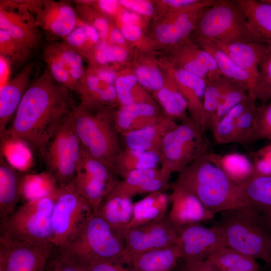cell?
<instances>
[{
    "label": "cell",
    "instance_id": "obj_3",
    "mask_svg": "<svg viewBox=\"0 0 271 271\" xmlns=\"http://www.w3.org/2000/svg\"><path fill=\"white\" fill-rule=\"evenodd\" d=\"M114 108L80 102L71 113L82 146L113 173L115 160L123 150L114 125Z\"/></svg>",
    "mask_w": 271,
    "mask_h": 271
},
{
    "label": "cell",
    "instance_id": "obj_28",
    "mask_svg": "<svg viewBox=\"0 0 271 271\" xmlns=\"http://www.w3.org/2000/svg\"><path fill=\"white\" fill-rule=\"evenodd\" d=\"M22 174L1 155L0 158V217H9L16 210L21 199L20 183Z\"/></svg>",
    "mask_w": 271,
    "mask_h": 271
},
{
    "label": "cell",
    "instance_id": "obj_19",
    "mask_svg": "<svg viewBox=\"0 0 271 271\" xmlns=\"http://www.w3.org/2000/svg\"><path fill=\"white\" fill-rule=\"evenodd\" d=\"M35 62L26 64L14 78L0 88L1 142L8 138L7 128L29 86Z\"/></svg>",
    "mask_w": 271,
    "mask_h": 271
},
{
    "label": "cell",
    "instance_id": "obj_5",
    "mask_svg": "<svg viewBox=\"0 0 271 271\" xmlns=\"http://www.w3.org/2000/svg\"><path fill=\"white\" fill-rule=\"evenodd\" d=\"M124 244V237L93 212L74 240L56 248L61 255L86 268L96 262L119 263Z\"/></svg>",
    "mask_w": 271,
    "mask_h": 271
},
{
    "label": "cell",
    "instance_id": "obj_20",
    "mask_svg": "<svg viewBox=\"0 0 271 271\" xmlns=\"http://www.w3.org/2000/svg\"><path fill=\"white\" fill-rule=\"evenodd\" d=\"M177 68L183 69L206 80L220 77V71L213 56L189 39L176 47Z\"/></svg>",
    "mask_w": 271,
    "mask_h": 271
},
{
    "label": "cell",
    "instance_id": "obj_51",
    "mask_svg": "<svg viewBox=\"0 0 271 271\" xmlns=\"http://www.w3.org/2000/svg\"><path fill=\"white\" fill-rule=\"evenodd\" d=\"M87 271H131L124 265L109 262H96L86 267Z\"/></svg>",
    "mask_w": 271,
    "mask_h": 271
},
{
    "label": "cell",
    "instance_id": "obj_55",
    "mask_svg": "<svg viewBox=\"0 0 271 271\" xmlns=\"http://www.w3.org/2000/svg\"><path fill=\"white\" fill-rule=\"evenodd\" d=\"M201 1L198 0H164L163 2L177 12L189 8Z\"/></svg>",
    "mask_w": 271,
    "mask_h": 271
},
{
    "label": "cell",
    "instance_id": "obj_54",
    "mask_svg": "<svg viewBox=\"0 0 271 271\" xmlns=\"http://www.w3.org/2000/svg\"><path fill=\"white\" fill-rule=\"evenodd\" d=\"M108 44L106 41H101L92 53L95 61L100 65L107 62V50Z\"/></svg>",
    "mask_w": 271,
    "mask_h": 271
},
{
    "label": "cell",
    "instance_id": "obj_48",
    "mask_svg": "<svg viewBox=\"0 0 271 271\" xmlns=\"http://www.w3.org/2000/svg\"><path fill=\"white\" fill-rule=\"evenodd\" d=\"M171 176V175L161 171L160 175L143 184L137 190V195L164 192L171 188L169 182Z\"/></svg>",
    "mask_w": 271,
    "mask_h": 271
},
{
    "label": "cell",
    "instance_id": "obj_35",
    "mask_svg": "<svg viewBox=\"0 0 271 271\" xmlns=\"http://www.w3.org/2000/svg\"><path fill=\"white\" fill-rule=\"evenodd\" d=\"M205 260L221 270L259 271L255 259L226 246L219 249Z\"/></svg>",
    "mask_w": 271,
    "mask_h": 271
},
{
    "label": "cell",
    "instance_id": "obj_50",
    "mask_svg": "<svg viewBox=\"0 0 271 271\" xmlns=\"http://www.w3.org/2000/svg\"><path fill=\"white\" fill-rule=\"evenodd\" d=\"M175 271H223L206 260L194 262L178 263Z\"/></svg>",
    "mask_w": 271,
    "mask_h": 271
},
{
    "label": "cell",
    "instance_id": "obj_7",
    "mask_svg": "<svg viewBox=\"0 0 271 271\" xmlns=\"http://www.w3.org/2000/svg\"><path fill=\"white\" fill-rule=\"evenodd\" d=\"M193 33L195 40L256 42L245 15L234 0H216L203 9Z\"/></svg>",
    "mask_w": 271,
    "mask_h": 271
},
{
    "label": "cell",
    "instance_id": "obj_49",
    "mask_svg": "<svg viewBox=\"0 0 271 271\" xmlns=\"http://www.w3.org/2000/svg\"><path fill=\"white\" fill-rule=\"evenodd\" d=\"M119 2L122 6L138 14L151 16L155 11L153 5L148 1L121 0Z\"/></svg>",
    "mask_w": 271,
    "mask_h": 271
},
{
    "label": "cell",
    "instance_id": "obj_14",
    "mask_svg": "<svg viewBox=\"0 0 271 271\" xmlns=\"http://www.w3.org/2000/svg\"><path fill=\"white\" fill-rule=\"evenodd\" d=\"M176 246L180 260L185 262L202 261L226 246L222 236L213 225L206 227L196 223L177 229Z\"/></svg>",
    "mask_w": 271,
    "mask_h": 271
},
{
    "label": "cell",
    "instance_id": "obj_43",
    "mask_svg": "<svg viewBox=\"0 0 271 271\" xmlns=\"http://www.w3.org/2000/svg\"><path fill=\"white\" fill-rule=\"evenodd\" d=\"M135 75L138 82L143 87L154 92L165 85L162 73L155 67L145 65L140 66L136 69Z\"/></svg>",
    "mask_w": 271,
    "mask_h": 271
},
{
    "label": "cell",
    "instance_id": "obj_32",
    "mask_svg": "<svg viewBox=\"0 0 271 271\" xmlns=\"http://www.w3.org/2000/svg\"><path fill=\"white\" fill-rule=\"evenodd\" d=\"M207 156L232 181L238 185L254 175L251 162L242 154L235 153L220 156L209 152Z\"/></svg>",
    "mask_w": 271,
    "mask_h": 271
},
{
    "label": "cell",
    "instance_id": "obj_4",
    "mask_svg": "<svg viewBox=\"0 0 271 271\" xmlns=\"http://www.w3.org/2000/svg\"><path fill=\"white\" fill-rule=\"evenodd\" d=\"M213 226L226 247L269 263L271 234L260 212L247 205L224 211Z\"/></svg>",
    "mask_w": 271,
    "mask_h": 271
},
{
    "label": "cell",
    "instance_id": "obj_21",
    "mask_svg": "<svg viewBox=\"0 0 271 271\" xmlns=\"http://www.w3.org/2000/svg\"><path fill=\"white\" fill-rule=\"evenodd\" d=\"M178 124L175 120L164 114L153 124L120 134L122 147L123 149L153 152L160 154L165 136Z\"/></svg>",
    "mask_w": 271,
    "mask_h": 271
},
{
    "label": "cell",
    "instance_id": "obj_24",
    "mask_svg": "<svg viewBox=\"0 0 271 271\" xmlns=\"http://www.w3.org/2000/svg\"><path fill=\"white\" fill-rule=\"evenodd\" d=\"M76 93L81 102L89 105L114 108L118 103L114 84L101 79L94 68L85 70V78Z\"/></svg>",
    "mask_w": 271,
    "mask_h": 271
},
{
    "label": "cell",
    "instance_id": "obj_61",
    "mask_svg": "<svg viewBox=\"0 0 271 271\" xmlns=\"http://www.w3.org/2000/svg\"><path fill=\"white\" fill-rule=\"evenodd\" d=\"M264 2L271 4V0H263Z\"/></svg>",
    "mask_w": 271,
    "mask_h": 271
},
{
    "label": "cell",
    "instance_id": "obj_13",
    "mask_svg": "<svg viewBox=\"0 0 271 271\" xmlns=\"http://www.w3.org/2000/svg\"><path fill=\"white\" fill-rule=\"evenodd\" d=\"M54 246L0 236V266L4 271H43Z\"/></svg>",
    "mask_w": 271,
    "mask_h": 271
},
{
    "label": "cell",
    "instance_id": "obj_6",
    "mask_svg": "<svg viewBox=\"0 0 271 271\" xmlns=\"http://www.w3.org/2000/svg\"><path fill=\"white\" fill-rule=\"evenodd\" d=\"M59 191L25 202L1 220V234L34 244L53 245L52 216Z\"/></svg>",
    "mask_w": 271,
    "mask_h": 271
},
{
    "label": "cell",
    "instance_id": "obj_63",
    "mask_svg": "<svg viewBox=\"0 0 271 271\" xmlns=\"http://www.w3.org/2000/svg\"><path fill=\"white\" fill-rule=\"evenodd\" d=\"M0 271H4L1 266H0Z\"/></svg>",
    "mask_w": 271,
    "mask_h": 271
},
{
    "label": "cell",
    "instance_id": "obj_11",
    "mask_svg": "<svg viewBox=\"0 0 271 271\" xmlns=\"http://www.w3.org/2000/svg\"><path fill=\"white\" fill-rule=\"evenodd\" d=\"M43 59L53 79L76 93L85 76L83 57L62 41L46 45Z\"/></svg>",
    "mask_w": 271,
    "mask_h": 271
},
{
    "label": "cell",
    "instance_id": "obj_40",
    "mask_svg": "<svg viewBox=\"0 0 271 271\" xmlns=\"http://www.w3.org/2000/svg\"><path fill=\"white\" fill-rule=\"evenodd\" d=\"M207 86L203 98V106L207 119V128L211 130L227 78L223 76L206 80Z\"/></svg>",
    "mask_w": 271,
    "mask_h": 271
},
{
    "label": "cell",
    "instance_id": "obj_27",
    "mask_svg": "<svg viewBox=\"0 0 271 271\" xmlns=\"http://www.w3.org/2000/svg\"><path fill=\"white\" fill-rule=\"evenodd\" d=\"M131 198L108 193L96 212L118 234L125 236L133 212Z\"/></svg>",
    "mask_w": 271,
    "mask_h": 271
},
{
    "label": "cell",
    "instance_id": "obj_41",
    "mask_svg": "<svg viewBox=\"0 0 271 271\" xmlns=\"http://www.w3.org/2000/svg\"><path fill=\"white\" fill-rule=\"evenodd\" d=\"M248 96V89L246 87L227 79L226 86L222 95L210 131L222 117Z\"/></svg>",
    "mask_w": 271,
    "mask_h": 271
},
{
    "label": "cell",
    "instance_id": "obj_60",
    "mask_svg": "<svg viewBox=\"0 0 271 271\" xmlns=\"http://www.w3.org/2000/svg\"><path fill=\"white\" fill-rule=\"evenodd\" d=\"M271 234V210L261 213Z\"/></svg>",
    "mask_w": 271,
    "mask_h": 271
},
{
    "label": "cell",
    "instance_id": "obj_39",
    "mask_svg": "<svg viewBox=\"0 0 271 271\" xmlns=\"http://www.w3.org/2000/svg\"><path fill=\"white\" fill-rule=\"evenodd\" d=\"M33 51L6 31L0 30V56L7 59L12 66L23 64L29 60Z\"/></svg>",
    "mask_w": 271,
    "mask_h": 271
},
{
    "label": "cell",
    "instance_id": "obj_30",
    "mask_svg": "<svg viewBox=\"0 0 271 271\" xmlns=\"http://www.w3.org/2000/svg\"><path fill=\"white\" fill-rule=\"evenodd\" d=\"M195 42L213 56L223 76L246 87L248 89V93L251 90L256 81L254 76L239 67L212 41L196 39L195 40Z\"/></svg>",
    "mask_w": 271,
    "mask_h": 271
},
{
    "label": "cell",
    "instance_id": "obj_1",
    "mask_svg": "<svg viewBox=\"0 0 271 271\" xmlns=\"http://www.w3.org/2000/svg\"><path fill=\"white\" fill-rule=\"evenodd\" d=\"M73 92L57 83L46 67L25 93L7 128L8 137L41 154L59 124L77 105Z\"/></svg>",
    "mask_w": 271,
    "mask_h": 271
},
{
    "label": "cell",
    "instance_id": "obj_44",
    "mask_svg": "<svg viewBox=\"0 0 271 271\" xmlns=\"http://www.w3.org/2000/svg\"><path fill=\"white\" fill-rule=\"evenodd\" d=\"M174 78L178 84L192 90L203 99L207 86L205 79L179 68L174 70Z\"/></svg>",
    "mask_w": 271,
    "mask_h": 271
},
{
    "label": "cell",
    "instance_id": "obj_62",
    "mask_svg": "<svg viewBox=\"0 0 271 271\" xmlns=\"http://www.w3.org/2000/svg\"><path fill=\"white\" fill-rule=\"evenodd\" d=\"M271 268V259L269 262V263L267 264Z\"/></svg>",
    "mask_w": 271,
    "mask_h": 271
},
{
    "label": "cell",
    "instance_id": "obj_53",
    "mask_svg": "<svg viewBox=\"0 0 271 271\" xmlns=\"http://www.w3.org/2000/svg\"><path fill=\"white\" fill-rule=\"evenodd\" d=\"M121 31L125 39L130 41H136L142 35V29L137 25H123Z\"/></svg>",
    "mask_w": 271,
    "mask_h": 271
},
{
    "label": "cell",
    "instance_id": "obj_33",
    "mask_svg": "<svg viewBox=\"0 0 271 271\" xmlns=\"http://www.w3.org/2000/svg\"><path fill=\"white\" fill-rule=\"evenodd\" d=\"M59 185L48 171L22 174L20 183L21 198L25 202L58 192Z\"/></svg>",
    "mask_w": 271,
    "mask_h": 271
},
{
    "label": "cell",
    "instance_id": "obj_45",
    "mask_svg": "<svg viewBox=\"0 0 271 271\" xmlns=\"http://www.w3.org/2000/svg\"><path fill=\"white\" fill-rule=\"evenodd\" d=\"M255 140H271V102L257 106Z\"/></svg>",
    "mask_w": 271,
    "mask_h": 271
},
{
    "label": "cell",
    "instance_id": "obj_25",
    "mask_svg": "<svg viewBox=\"0 0 271 271\" xmlns=\"http://www.w3.org/2000/svg\"><path fill=\"white\" fill-rule=\"evenodd\" d=\"M180 260L176 245L133 254L124 262L131 271H171Z\"/></svg>",
    "mask_w": 271,
    "mask_h": 271
},
{
    "label": "cell",
    "instance_id": "obj_10",
    "mask_svg": "<svg viewBox=\"0 0 271 271\" xmlns=\"http://www.w3.org/2000/svg\"><path fill=\"white\" fill-rule=\"evenodd\" d=\"M33 15L40 29L53 37L67 36L76 27L80 19L75 9L67 1H20Z\"/></svg>",
    "mask_w": 271,
    "mask_h": 271
},
{
    "label": "cell",
    "instance_id": "obj_31",
    "mask_svg": "<svg viewBox=\"0 0 271 271\" xmlns=\"http://www.w3.org/2000/svg\"><path fill=\"white\" fill-rule=\"evenodd\" d=\"M160 164L159 153L123 149L115 160L113 172L115 176L122 179L133 171L158 168Z\"/></svg>",
    "mask_w": 271,
    "mask_h": 271
},
{
    "label": "cell",
    "instance_id": "obj_59",
    "mask_svg": "<svg viewBox=\"0 0 271 271\" xmlns=\"http://www.w3.org/2000/svg\"><path fill=\"white\" fill-rule=\"evenodd\" d=\"M115 61L122 62L126 60L127 57L126 51L122 47L118 46H112Z\"/></svg>",
    "mask_w": 271,
    "mask_h": 271
},
{
    "label": "cell",
    "instance_id": "obj_2",
    "mask_svg": "<svg viewBox=\"0 0 271 271\" xmlns=\"http://www.w3.org/2000/svg\"><path fill=\"white\" fill-rule=\"evenodd\" d=\"M174 183L193 194L215 214L246 206L239 185L232 181L207 154L183 169Z\"/></svg>",
    "mask_w": 271,
    "mask_h": 271
},
{
    "label": "cell",
    "instance_id": "obj_58",
    "mask_svg": "<svg viewBox=\"0 0 271 271\" xmlns=\"http://www.w3.org/2000/svg\"><path fill=\"white\" fill-rule=\"evenodd\" d=\"M109 36L111 40L116 44H122L125 41V38L121 31L116 28L110 30Z\"/></svg>",
    "mask_w": 271,
    "mask_h": 271
},
{
    "label": "cell",
    "instance_id": "obj_9",
    "mask_svg": "<svg viewBox=\"0 0 271 271\" xmlns=\"http://www.w3.org/2000/svg\"><path fill=\"white\" fill-rule=\"evenodd\" d=\"M93 212L92 206L78 192L74 181L60 186L52 216L54 246L61 247L74 240Z\"/></svg>",
    "mask_w": 271,
    "mask_h": 271
},
{
    "label": "cell",
    "instance_id": "obj_52",
    "mask_svg": "<svg viewBox=\"0 0 271 271\" xmlns=\"http://www.w3.org/2000/svg\"><path fill=\"white\" fill-rule=\"evenodd\" d=\"M96 8L102 13L113 15L118 9L119 2L115 0H100L96 3Z\"/></svg>",
    "mask_w": 271,
    "mask_h": 271
},
{
    "label": "cell",
    "instance_id": "obj_47",
    "mask_svg": "<svg viewBox=\"0 0 271 271\" xmlns=\"http://www.w3.org/2000/svg\"><path fill=\"white\" fill-rule=\"evenodd\" d=\"M54 250L43 271H87L86 268L61 255Z\"/></svg>",
    "mask_w": 271,
    "mask_h": 271
},
{
    "label": "cell",
    "instance_id": "obj_26",
    "mask_svg": "<svg viewBox=\"0 0 271 271\" xmlns=\"http://www.w3.org/2000/svg\"><path fill=\"white\" fill-rule=\"evenodd\" d=\"M243 11L256 42L271 43V4L263 0H234Z\"/></svg>",
    "mask_w": 271,
    "mask_h": 271
},
{
    "label": "cell",
    "instance_id": "obj_8",
    "mask_svg": "<svg viewBox=\"0 0 271 271\" xmlns=\"http://www.w3.org/2000/svg\"><path fill=\"white\" fill-rule=\"evenodd\" d=\"M205 130L189 116L168 132L162 144L161 171L170 175L179 173L194 160L208 154Z\"/></svg>",
    "mask_w": 271,
    "mask_h": 271
},
{
    "label": "cell",
    "instance_id": "obj_46",
    "mask_svg": "<svg viewBox=\"0 0 271 271\" xmlns=\"http://www.w3.org/2000/svg\"><path fill=\"white\" fill-rule=\"evenodd\" d=\"M254 174L271 176V144L252 153Z\"/></svg>",
    "mask_w": 271,
    "mask_h": 271
},
{
    "label": "cell",
    "instance_id": "obj_36",
    "mask_svg": "<svg viewBox=\"0 0 271 271\" xmlns=\"http://www.w3.org/2000/svg\"><path fill=\"white\" fill-rule=\"evenodd\" d=\"M62 40L83 58H87L90 57L101 41L95 29L80 20L75 29Z\"/></svg>",
    "mask_w": 271,
    "mask_h": 271
},
{
    "label": "cell",
    "instance_id": "obj_34",
    "mask_svg": "<svg viewBox=\"0 0 271 271\" xmlns=\"http://www.w3.org/2000/svg\"><path fill=\"white\" fill-rule=\"evenodd\" d=\"M154 93L166 116L181 121L189 117L187 114V101L179 90L175 79L172 83L165 84L161 89Z\"/></svg>",
    "mask_w": 271,
    "mask_h": 271
},
{
    "label": "cell",
    "instance_id": "obj_12",
    "mask_svg": "<svg viewBox=\"0 0 271 271\" xmlns=\"http://www.w3.org/2000/svg\"><path fill=\"white\" fill-rule=\"evenodd\" d=\"M124 251L120 260L123 264L129 256L143 252L175 245L177 231L164 217L129 229L125 234Z\"/></svg>",
    "mask_w": 271,
    "mask_h": 271
},
{
    "label": "cell",
    "instance_id": "obj_17",
    "mask_svg": "<svg viewBox=\"0 0 271 271\" xmlns=\"http://www.w3.org/2000/svg\"><path fill=\"white\" fill-rule=\"evenodd\" d=\"M117 181L108 168L102 163L94 162L77 172L74 184L96 212Z\"/></svg>",
    "mask_w": 271,
    "mask_h": 271
},
{
    "label": "cell",
    "instance_id": "obj_29",
    "mask_svg": "<svg viewBox=\"0 0 271 271\" xmlns=\"http://www.w3.org/2000/svg\"><path fill=\"white\" fill-rule=\"evenodd\" d=\"M169 202V196L164 192H158L133 203L132 216L126 232L132 228L166 216Z\"/></svg>",
    "mask_w": 271,
    "mask_h": 271
},
{
    "label": "cell",
    "instance_id": "obj_57",
    "mask_svg": "<svg viewBox=\"0 0 271 271\" xmlns=\"http://www.w3.org/2000/svg\"><path fill=\"white\" fill-rule=\"evenodd\" d=\"M120 19L123 25H137L140 20L138 14L132 11H124L120 15Z\"/></svg>",
    "mask_w": 271,
    "mask_h": 271
},
{
    "label": "cell",
    "instance_id": "obj_42",
    "mask_svg": "<svg viewBox=\"0 0 271 271\" xmlns=\"http://www.w3.org/2000/svg\"><path fill=\"white\" fill-rule=\"evenodd\" d=\"M138 80L135 75L128 74L117 77L114 86L120 106L137 102H152L144 93L134 92Z\"/></svg>",
    "mask_w": 271,
    "mask_h": 271
},
{
    "label": "cell",
    "instance_id": "obj_16",
    "mask_svg": "<svg viewBox=\"0 0 271 271\" xmlns=\"http://www.w3.org/2000/svg\"><path fill=\"white\" fill-rule=\"evenodd\" d=\"M62 122L41 154L47 171L53 176L59 187L73 182L78 172L66 143Z\"/></svg>",
    "mask_w": 271,
    "mask_h": 271
},
{
    "label": "cell",
    "instance_id": "obj_22",
    "mask_svg": "<svg viewBox=\"0 0 271 271\" xmlns=\"http://www.w3.org/2000/svg\"><path fill=\"white\" fill-rule=\"evenodd\" d=\"M164 115L152 102L134 103L115 110L114 125L120 134L153 124Z\"/></svg>",
    "mask_w": 271,
    "mask_h": 271
},
{
    "label": "cell",
    "instance_id": "obj_18",
    "mask_svg": "<svg viewBox=\"0 0 271 271\" xmlns=\"http://www.w3.org/2000/svg\"><path fill=\"white\" fill-rule=\"evenodd\" d=\"M171 188L172 191L169 196L171 207L167 217L176 230L214 217L215 214L188 190L174 183L171 184Z\"/></svg>",
    "mask_w": 271,
    "mask_h": 271
},
{
    "label": "cell",
    "instance_id": "obj_37",
    "mask_svg": "<svg viewBox=\"0 0 271 271\" xmlns=\"http://www.w3.org/2000/svg\"><path fill=\"white\" fill-rule=\"evenodd\" d=\"M160 168L142 169L128 173L118 180L109 193L131 198L137 195L138 189L145 183L160 174Z\"/></svg>",
    "mask_w": 271,
    "mask_h": 271
},
{
    "label": "cell",
    "instance_id": "obj_38",
    "mask_svg": "<svg viewBox=\"0 0 271 271\" xmlns=\"http://www.w3.org/2000/svg\"><path fill=\"white\" fill-rule=\"evenodd\" d=\"M262 104L271 99V43L266 48L258 64V75L251 90L248 93Z\"/></svg>",
    "mask_w": 271,
    "mask_h": 271
},
{
    "label": "cell",
    "instance_id": "obj_15",
    "mask_svg": "<svg viewBox=\"0 0 271 271\" xmlns=\"http://www.w3.org/2000/svg\"><path fill=\"white\" fill-rule=\"evenodd\" d=\"M0 30L6 31L33 51L40 43V28L33 15L20 1H1Z\"/></svg>",
    "mask_w": 271,
    "mask_h": 271
},
{
    "label": "cell",
    "instance_id": "obj_23",
    "mask_svg": "<svg viewBox=\"0 0 271 271\" xmlns=\"http://www.w3.org/2000/svg\"><path fill=\"white\" fill-rule=\"evenodd\" d=\"M212 42L239 67L249 73L256 80L259 62L265 51L266 44L243 41Z\"/></svg>",
    "mask_w": 271,
    "mask_h": 271
},
{
    "label": "cell",
    "instance_id": "obj_56",
    "mask_svg": "<svg viewBox=\"0 0 271 271\" xmlns=\"http://www.w3.org/2000/svg\"><path fill=\"white\" fill-rule=\"evenodd\" d=\"M10 62L4 57L0 56V82L1 86L10 80L11 68Z\"/></svg>",
    "mask_w": 271,
    "mask_h": 271
}]
</instances>
